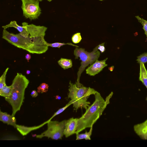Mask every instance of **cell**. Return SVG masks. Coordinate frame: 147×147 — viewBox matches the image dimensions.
Here are the masks:
<instances>
[{
  "label": "cell",
  "instance_id": "6da1fadb",
  "mask_svg": "<svg viewBox=\"0 0 147 147\" xmlns=\"http://www.w3.org/2000/svg\"><path fill=\"white\" fill-rule=\"evenodd\" d=\"M22 26L29 33L27 37L23 36L20 33H10L4 29L2 38L15 46L30 53L40 54L46 52L49 47L44 37L47 27L33 24H28L26 22L22 23Z\"/></svg>",
  "mask_w": 147,
  "mask_h": 147
},
{
  "label": "cell",
  "instance_id": "7a4b0ae2",
  "mask_svg": "<svg viewBox=\"0 0 147 147\" xmlns=\"http://www.w3.org/2000/svg\"><path fill=\"white\" fill-rule=\"evenodd\" d=\"M113 94V92H111L105 100L100 94L96 91L94 94V102L86 109L85 113L82 117L78 118L76 134L80 133L86 128L93 126L109 103L110 98Z\"/></svg>",
  "mask_w": 147,
  "mask_h": 147
},
{
  "label": "cell",
  "instance_id": "3957f363",
  "mask_svg": "<svg viewBox=\"0 0 147 147\" xmlns=\"http://www.w3.org/2000/svg\"><path fill=\"white\" fill-rule=\"evenodd\" d=\"M29 83V80L25 76L18 73L13 80L10 96L5 99L12 107V115L13 116L20 109L24 99L25 90Z\"/></svg>",
  "mask_w": 147,
  "mask_h": 147
},
{
  "label": "cell",
  "instance_id": "277c9868",
  "mask_svg": "<svg viewBox=\"0 0 147 147\" xmlns=\"http://www.w3.org/2000/svg\"><path fill=\"white\" fill-rule=\"evenodd\" d=\"M69 84L68 98H70L72 101L74 109L77 111L79 108L86 109L90 103L87 101L88 98L90 95H94L96 91L93 88L83 86L78 87L76 84H74L71 81Z\"/></svg>",
  "mask_w": 147,
  "mask_h": 147
},
{
  "label": "cell",
  "instance_id": "5b68a950",
  "mask_svg": "<svg viewBox=\"0 0 147 147\" xmlns=\"http://www.w3.org/2000/svg\"><path fill=\"white\" fill-rule=\"evenodd\" d=\"M98 46L96 47L91 52L86 51L84 49L78 48L77 47H76L74 50V54L75 56V59H78L79 57L80 60L81 61V65L77 73V82H76L78 87H80L83 86L80 82L81 74L87 66L89 64L91 65L99 57L100 52L98 50Z\"/></svg>",
  "mask_w": 147,
  "mask_h": 147
},
{
  "label": "cell",
  "instance_id": "8992f818",
  "mask_svg": "<svg viewBox=\"0 0 147 147\" xmlns=\"http://www.w3.org/2000/svg\"><path fill=\"white\" fill-rule=\"evenodd\" d=\"M49 120L47 123V130L41 134L37 135V138H41L46 137L52 139H62L64 135V130L66 120L59 122L57 121Z\"/></svg>",
  "mask_w": 147,
  "mask_h": 147
},
{
  "label": "cell",
  "instance_id": "52a82bcc",
  "mask_svg": "<svg viewBox=\"0 0 147 147\" xmlns=\"http://www.w3.org/2000/svg\"><path fill=\"white\" fill-rule=\"evenodd\" d=\"M23 16L31 20L37 19L41 14V9L38 0H21Z\"/></svg>",
  "mask_w": 147,
  "mask_h": 147
},
{
  "label": "cell",
  "instance_id": "ba28073f",
  "mask_svg": "<svg viewBox=\"0 0 147 147\" xmlns=\"http://www.w3.org/2000/svg\"><path fill=\"white\" fill-rule=\"evenodd\" d=\"M107 59V58L103 60L100 61L97 60L86 69V73L91 76H94L98 74L107 66L106 63Z\"/></svg>",
  "mask_w": 147,
  "mask_h": 147
},
{
  "label": "cell",
  "instance_id": "9c48e42d",
  "mask_svg": "<svg viewBox=\"0 0 147 147\" xmlns=\"http://www.w3.org/2000/svg\"><path fill=\"white\" fill-rule=\"evenodd\" d=\"M78 118L72 117L66 120L64 130V135L67 138L75 134L77 130Z\"/></svg>",
  "mask_w": 147,
  "mask_h": 147
},
{
  "label": "cell",
  "instance_id": "30bf717a",
  "mask_svg": "<svg viewBox=\"0 0 147 147\" xmlns=\"http://www.w3.org/2000/svg\"><path fill=\"white\" fill-rule=\"evenodd\" d=\"M134 128L135 133L141 139L147 140V119L142 123L135 125Z\"/></svg>",
  "mask_w": 147,
  "mask_h": 147
},
{
  "label": "cell",
  "instance_id": "8fae6325",
  "mask_svg": "<svg viewBox=\"0 0 147 147\" xmlns=\"http://www.w3.org/2000/svg\"><path fill=\"white\" fill-rule=\"evenodd\" d=\"M0 121L8 125H10L16 128V119L14 116L6 112H3L0 110Z\"/></svg>",
  "mask_w": 147,
  "mask_h": 147
},
{
  "label": "cell",
  "instance_id": "7c38bea8",
  "mask_svg": "<svg viewBox=\"0 0 147 147\" xmlns=\"http://www.w3.org/2000/svg\"><path fill=\"white\" fill-rule=\"evenodd\" d=\"M49 121L48 120L41 125L37 126L30 127L17 124L16 128L21 134L22 136H24L27 134L31 131L41 127L46 124Z\"/></svg>",
  "mask_w": 147,
  "mask_h": 147
},
{
  "label": "cell",
  "instance_id": "4fadbf2b",
  "mask_svg": "<svg viewBox=\"0 0 147 147\" xmlns=\"http://www.w3.org/2000/svg\"><path fill=\"white\" fill-rule=\"evenodd\" d=\"M11 27L16 28L19 31V33L23 36L26 38L28 36L29 33L25 28L23 26H21L18 25L15 21H11L9 24L2 26L3 29H5Z\"/></svg>",
  "mask_w": 147,
  "mask_h": 147
},
{
  "label": "cell",
  "instance_id": "5bb4252c",
  "mask_svg": "<svg viewBox=\"0 0 147 147\" xmlns=\"http://www.w3.org/2000/svg\"><path fill=\"white\" fill-rule=\"evenodd\" d=\"M140 70L139 80L141 81L147 89V70L144 63H140Z\"/></svg>",
  "mask_w": 147,
  "mask_h": 147
},
{
  "label": "cell",
  "instance_id": "9a60e30c",
  "mask_svg": "<svg viewBox=\"0 0 147 147\" xmlns=\"http://www.w3.org/2000/svg\"><path fill=\"white\" fill-rule=\"evenodd\" d=\"M57 62L59 65L64 69L71 68L72 66V61L71 59L61 58Z\"/></svg>",
  "mask_w": 147,
  "mask_h": 147
},
{
  "label": "cell",
  "instance_id": "2e32d148",
  "mask_svg": "<svg viewBox=\"0 0 147 147\" xmlns=\"http://www.w3.org/2000/svg\"><path fill=\"white\" fill-rule=\"evenodd\" d=\"M11 86H8L6 85L0 89V95L5 98H9L11 94Z\"/></svg>",
  "mask_w": 147,
  "mask_h": 147
},
{
  "label": "cell",
  "instance_id": "e0dca14e",
  "mask_svg": "<svg viewBox=\"0 0 147 147\" xmlns=\"http://www.w3.org/2000/svg\"><path fill=\"white\" fill-rule=\"evenodd\" d=\"M93 126L90 127V130L89 132L86 131L84 133L79 134H76V140L85 139L86 140H90V137L92 134V130Z\"/></svg>",
  "mask_w": 147,
  "mask_h": 147
},
{
  "label": "cell",
  "instance_id": "ac0fdd59",
  "mask_svg": "<svg viewBox=\"0 0 147 147\" xmlns=\"http://www.w3.org/2000/svg\"><path fill=\"white\" fill-rule=\"evenodd\" d=\"M49 85L45 83L41 84L37 88V92L39 93L47 92L49 89Z\"/></svg>",
  "mask_w": 147,
  "mask_h": 147
},
{
  "label": "cell",
  "instance_id": "d6986e66",
  "mask_svg": "<svg viewBox=\"0 0 147 147\" xmlns=\"http://www.w3.org/2000/svg\"><path fill=\"white\" fill-rule=\"evenodd\" d=\"M66 45H71L76 47H79V46L75 45L71 43H64L55 42L52 43H49L47 42V45L48 47H57L59 48L61 47Z\"/></svg>",
  "mask_w": 147,
  "mask_h": 147
},
{
  "label": "cell",
  "instance_id": "ffe728a7",
  "mask_svg": "<svg viewBox=\"0 0 147 147\" xmlns=\"http://www.w3.org/2000/svg\"><path fill=\"white\" fill-rule=\"evenodd\" d=\"M73 103L72 101L71 100L69 102L67 103L64 107L59 109L57 111L55 112L52 117L49 119V121L51 120L52 118L54 117L55 116L58 115L60 113L63 112L66 109L69 107L71 104Z\"/></svg>",
  "mask_w": 147,
  "mask_h": 147
},
{
  "label": "cell",
  "instance_id": "44dd1931",
  "mask_svg": "<svg viewBox=\"0 0 147 147\" xmlns=\"http://www.w3.org/2000/svg\"><path fill=\"white\" fill-rule=\"evenodd\" d=\"M136 18L143 26V28L147 37V20L140 17L139 16H136Z\"/></svg>",
  "mask_w": 147,
  "mask_h": 147
},
{
  "label": "cell",
  "instance_id": "7402d4cb",
  "mask_svg": "<svg viewBox=\"0 0 147 147\" xmlns=\"http://www.w3.org/2000/svg\"><path fill=\"white\" fill-rule=\"evenodd\" d=\"M138 63H142L144 64L147 63V52L144 53L137 57L136 59Z\"/></svg>",
  "mask_w": 147,
  "mask_h": 147
},
{
  "label": "cell",
  "instance_id": "603a6c76",
  "mask_svg": "<svg viewBox=\"0 0 147 147\" xmlns=\"http://www.w3.org/2000/svg\"><path fill=\"white\" fill-rule=\"evenodd\" d=\"M9 69L8 67L7 68L0 78V89L6 85L5 83L6 75Z\"/></svg>",
  "mask_w": 147,
  "mask_h": 147
},
{
  "label": "cell",
  "instance_id": "cb8c5ba5",
  "mask_svg": "<svg viewBox=\"0 0 147 147\" xmlns=\"http://www.w3.org/2000/svg\"><path fill=\"white\" fill-rule=\"evenodd\" d=\"M82 39L80 33L79 32L74 34L71 37L72 42L74 43L77 44L79 43Z\"/></svg>",
  "mask_w": 147,
  "mask_h": 147
},
{
  "label": "cell",
  "instance_id": "d4e9b609",
  "mask_svg": "<svg viewBox=\"0 0 147 147\" xmlns=\"http://www.w3.org/2000/svg\"><path fill=\"white\" fill-rule=\"evenodd\" d=\"M105 42H103L98 45V49L99 50L101 53L104 52L105 49L104 46Z\"/></svg>",
  "mask_w": 147,
  "mask_h": 147
},
{
  "label": "cell",
  "instance_id": "484cf974",
  "mask_svg": "<svg viewBox=\"0 0 147 147\" xmlns=\"http://www.w3.org/2000/svg\"><path fill=\"white\" fill-rule=\"evenodd\" d=\"M38 95V92L35 90H32L31 93V95L32 97H36Z\"/></svg>",
  "mask_w": 147,
  "mask_h": 147
},
{
  "label": "cell",
  "instance_id": "4316f807",
  "mask_svg": "<svg viewBox=\"0 0 147 147\" xmlns=\"http://www.w3.org/2000/svg\"><path fill=\"white\" fill-rule=\"evenodd\" d=\"M25 59L29 62V60L31 58V55L28 54H27L25 56Z\"/></svg>",
  "mask_w": 147,
  "mask_h": 147
},
{
  "label": "cell",
  "instance_id": "83f0119b",
  "mask_svg": "<svg viewBox=\"0 0 147 147\" xmlns=\"http://www.w3.org/2000/svg\"><path fill=\"white\" fill-rule=\"evenodd\" d=\"M114 66H113L111 67H109V70H110L111 71H112L114 69Z\"/></svg>",
  "mask_w": 147,
  "mask_h": 147
},
{
  "label": "cell",
  "instance_id": "f1b7e54d",
  "mask_svg": "<svg viewBox=\"0 0 147 147\" xmlns=\"http://www.w3.org/2000/svg\"><path fill=\"white\" fill-rule=\"evenodd\" d=\"M61 98V97L58 95H57L55 96L56 99H60Z\"/></svg>",
  "mask_w": 147,
  "mask_h": 147
},
{
  "label": "cell",
  "instance_id": "f546056e",
  "mask_svg": "<svg viewBox=\"0 0 147 147\" xmlns=\"http://www.w3.org/2000/svg\"><path fill=\"white\" fill-rule=\"evenodd\" d=\"M30 73V70H28L26 71V74L28 75Z\"/></svg>",
  "mask_w": 147,
  "mask_h": 147
},
{
  "label": "cell",
  "instance_id": "4dcf8cb0",
  "mask_svg": "<svg viewBox=\"0 0 147 147\" xmlns=\"http://www.w3.org/2000/svg\"><path fill=\"white\" fill-rule=\"evenodd\" d=\"M39 1H42V0H38ZM48 1H49V2H51V1L52 0H47Z\"/></svg>",
  "mask_w": 147,
  "mask_h": 147
},
{
  "label": "cell",
  "instance_id": "1f68e13d",
  "mask_svg": "<svg viewBox=\"0 0 147 147\" xmlns=\"http://www.w3.org/2000/svg\"><path fill=\"white\" fill-rule=\"evenodd\" d=\"M100 0V1H103V0Z\"/></svg>",
  "mask_w": 147,
  "mask_h": 147
},
{
  "label": "cell",
  "instance_id": "d6a6232c",
  "mask_svg": "<svg viewBox=\"0 0 147 147\" xmlns=\"http://www.w3.org/2000/svg\"><path fill=\"white\" fill-rule=\"evenodd\" d=\"M146 100H147V97H146Z\"/></svg>",
  "mask_w": 147,
  "mask_h": 147
}]
</instances>
